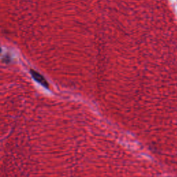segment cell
Returning <instances> with one entry per match:
<instances>
[{"label":"cell","mask_w":177,"mask_h":177,"mask_svg":"<svg viewBox=\"0 0 177 177\" xmlns=\"http://www.w3.org/2000/svg\"><path fill=\"white\" fill-rule=\"evenodd\" d=\"M31 72L32 76L34 78L35 80H37L38 82H40L42 85L46 86V87H48V84H47V82H46V81L45 80L44 78L42 77V75L37 74V72L34 71L33 70H31Z\"/></svg>","instance_id":"cell-1"}]
</instances>
